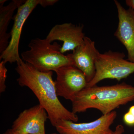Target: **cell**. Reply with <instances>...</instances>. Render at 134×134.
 <instances>
[{
    "mask_svg": "<svg viewBox=\"0 0 134 134\" xmlns=\"http://www.w3.org/2000/svg\"><path fill=\"white\" fill-rule=\"evenodd\" d=\"M15 70L19 75L17 81L19 85L28 87L33 92L39 104L46 111L53 126L55 127L62 120L78 121L76 114L65 108L58 99L53 71H39L23 60L17 63Z\"/></svg>",
    "mask_w": 134,
    "mask_h": 134,
    "instance_id": "6da1fadb",
    "label": "cell"
},
{
    "mask_svg": "<svg viewBox=\"0 0 134 134\" xmlns=\"http://www.w3.org/2000/svg\"><path fill=\"white\" fill-rule=\"evenodd\" d=\"M134 100V86L123 82L113 85L86 87L72 101V112L83 113L88 109L99 110L103 115Z\"/></svg>",
    "mask_w": 134,
    "mask_h": 134,
    "instance_id": "7a4b0ae2",
    "label": "cell"
},
{
    "mask_svg": "<svg viewBox=\"0 0 134 134\" xmlns=\"http://www.w3.org/2000/svg\"><path fill=\"white\" fill-rule=\"evenodd\" d=\"M29 47L30 50L21 53L22 59L39 71H55L63 66L74 65L70 54L62 53V46L57 42L52 44L46 39L36 38L31 40Z\"/></svg>",
    "mask_w": 134,
    "mask_h": 134,
    "instance_id": "3957f363",
    "label": "cell"
},
{
    "mask_svg": "<svg viewBox=\"0 0 134 134\" xmlns=\"http://www.w3.org/2000/svg\"><path fill=\"white\" fill-rule=\"evenodd\" d=\"M124 53L109 50L99 53L95 62L96 74L86 87L97 85L105 79L119 81L127 78L134 72V63L125 59Z\"/></svg>",
    "mask_w": 134,
    "mask_h": 134,
    "instance_id": "277c9868",
    "label": "cell"
},
{
    "mask_svg": "<svg viewBox=\"0 0 134 134\" xmlns=\"http://www.w3.org/2000/svg\"><path fill=\"white\" fill-rule=\"evenodd\" d=\"M39 0H26L17 9L14 18V23L11 31L10 40L5 51L0 55V60L5 63L19 62L22 60L19 53V41L23 26L26 19L37 5Z\"/></svg>",
    "mask_w": 134,
    "mask_h": 134,
    "instance_id": "5b68a950",
    "label": "cell"
},
{
    "mask_svg": "<svg viewBox=\"0 0 134 134\" xmlns=\"http://www.w3.org/2000/svg\"><path fill=\"white\" fill-rule=\"evenodd\" d=\"M54 72L57 75L55 83L58 97L72 101L76 94L86 87V77L81 70L74 65L60 67Z\"/></svg>",
    "mask_w": 134,
    "mask_h": 134,
    "instance_id": "8992f818",
    "label": "cell"
},
{
    "mask_svg": "<svg viewBox=\"0 0 134 134\" xmlns=\"http://www.w3.org/2000/svg\"><path fill=\"white\" fill-rule=\"evenodd\" d=\"M117 115V113L114 111L88 122L77 123L62 120L57 123L55 127L60 134H112L113 131L110 127Z\"/></svg>",
    "mask_w": 134,
    "mask_h": 134,
    "instance_id": "52a82bcc",
    "label": "cell"
},
{
    "mask_svg": "<svg viewBox=\"0 0 134 134\" xmlns=\"http://www.w3.org/2000/svg\"><path fill=\"white\" fill-rule=\"evenodd\" d=\"M48 119L46 111L39 104L22 112L12 129L21 134H46L45 124Z\"/></svg>",
    "mask_w": 134,
    "mask_h": 134,
    "instance_id": "ba28073f",
    "label": "cell"
},
{
    "mask_svg": "<svg viewBox=\"0 0 134 134\" xmlns=\"http://www.w3.org/2000/svg\"><path fill=\"white\" fill-rule=\"evenodd\" d=\"M114 2L119 19L114 35L126 49L127 60L134 63V11L130 8L126 9L116 0Z\"/></svg>",
    "mask_w": 134,
    "mask_h": 134,
    "instance_id": "9c48e42d",
    "label": "cell"
},
{
    "mask_svg": "<svg viewBox=\"0 0 134 134\" xmlns=\"http://www.w3.org/2000/svg\"><path fill=\"white\" fill-rule=\"evenodd\" d=\"M83 25H75L71 23L57 24L50 30L46 39L52 43L55 40L63 42L60 52L74 50L81 44L85 37Z\"/></svg>",
    "mask_w": 134,
    "mask_h": 134,
    "instance_id": "30bf717a",
    "label": "cell"
},
{
    "mask_svg": "<svg viewBox=\"0 0 134 134\" xmlns=\"http://www.w3.org/2000/svg\"><path fill=\"white\" fill-rule=\"evenodd\" d=\"M100 53L96 48L95 41L85 36L81 44L70 54L74 65L81 70L86 77L87 83L91 81L96 74L95 62Z\"/></svg>",
    "mask_w": 134,
    "mask_h": 134,
    "instance_id": "8fae6325",
    "label": "cell"
},
{
    "mask_svg": "<svg viewBox=\"0 0 134 134\" xmlns=\"http://www.w3.org/2000/svg\"><path fill=\"white\" fill-rule=\"evenodd\" d=\"M7 0L0 1V53L1 54L8 45L10 37V32L7 33L8 26L16 9L24 3L25 1L13 0L7 6H4Z\"/></svg>",
    "mask_w": 134,
    "mask_h": 134,
    "instance_id": "7c38bea8",
    "label": "cell"
},
{
    "mask_svg": "<svg viewBox=\"0 0 134 134\" xmlns=\"http://www.w3.org/2000/svg\"><path fill=\"white\" fill-rule=\"evenodd\" d=\"M6 63L3 60L0 63V92L3 93L6 89V82L7 69L5 66Z\"/></svg>",
    "mask_w": 134,
    "mask_h": 134,
    "instance_id": "4fadbf2b",
    "label": "cell"
},
{
    "mask_svg": "<svg viewBox=\"0 0 134 134\" xmlns=\"http://www.w3.org/2000/svg\"><path fill=\"white\" fill-rule=\"evenodd\" d=\"M123 120L127 125L134 126V115L129 111L126 113L123 116Z\"/></svg>",
    "mask_w": 134,
    "mask_h": 134,
    "instance_id": "5bb4252c",
    "label": "cell"
},
{
    "mask_svg": "<svg viewBox=\"0 0 134 134\" xmlns=\"http://www.w3.org/2000/svg\"><path fill=\"white\" fill-rule=\"evenodd\" d=\"M58 1V0H39V5L45 8L47 6L53 5Z\"/></svg>",
    "mask_w": 134,
    "mask_h": 134,
    "instance_id": "9a60e30c",
    "label": "cell"
},
{
    "mask_svg": "<svg viewBox=\"0 0 134 134\" xmlns=\"http://www.w3.org/2000/svg\"><path fill=\"white\" fill-rule=\"evenodd\" d=\"M124 127L121 125H117L112 134H122L125 132Z\"/></svg>",
    "mask_w": 134,
    "mask_h": 134,
    "instance_id": "2e32d148",
    "label": "cell"
},
{
    "mask_svg": "<svg viewBox=\"0 0 134 134\" xmlns=\"http://www.w3.org/2000/svg\"><path fill=\"white\" fill-rule=\"evenodd\" d=\"M126 3L127 6L132 8L134 11V0H126Z\"/></svg>",
    "mask_w": 134,
    "mask_h": 134,
    "instance_id": "e0dca14e",
    "label": "cell"
},
{
    "mask_svg": "<svg viewBox=\"0 0 134 134\" xmlns=\"http://www.w3.org/2000/svg\"><path fill=\"white\" fill-rule=\"evenodd\" d=\"M3 134H21L19 133L16 132L14 130H13L12 128L10 129L7 130Z\"/></svg>",
    "mask_w": 134,
    "mask_h": 134,
    "instance_id": "ac0fdd59",
    "label": "cell"
},
{
    "mask_svg": "<svg viewBox=\"0 0 134 134\" xmlns=\"http://www.w3.org/2000/svg\"><path fill=\"white\" fill-rule=\"evenodd\" d=\"M129 112L132 115H134V105L132 106L130 108Z\"/></svg>",
    "mask_w": 134,
    "mask_h": 134,
    "instance_id": "d6986e66",
    "label": "cell"
},
{
    "mask_svg": "<svg viewBox=\"0 0 134 134\" xmlns=\"http://www.w3.org/2000/svg\"><path fill=\"white\" fill-rule=\"evenodd\" d=\"M57 134V133H52V134Z\"/></svg>",
    "mask_w": 134,
    "mask_h": 134,
    "instance_id": "ffe728a7",
    "label": "cell"
}]
</instances>
